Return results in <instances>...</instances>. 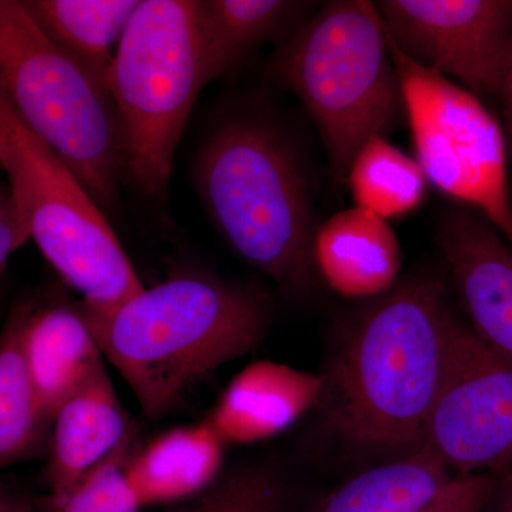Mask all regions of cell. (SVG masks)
Here are the masks:
<instances>
[{
	"label": "cell",
	"instance_id": "8992f818",
	"mask_svg": "<svg viewBox=\"0 0 512 512\" xmlns=\"http://www.w3.org/2000/svg\"><path fill=\"white\" fill-rule=\"evenodd\" d=\"M205 86L198 2L143 0L107 76L123 131L127 180L163 195L175 150Z\"/></svg>",
	"mask_w": 512,
	"mask_h": 512
},
{
	"label": "cell",
	"instance_id": "ac0fdd59",
	"mask_svg": "<svg viewBox=\"0 0 512 512\" xmlns=\"http://www.w3.org/2000/svg\"><path fill=\"white\" fill-rule=\"evenodd\" d=\"M457 476L429 447L370 468L329 495L320 512H426Z\"/></svg>",
	"mask_w": 512,
	"mask_h": 512
},
{
	"label": "cell",
	"instance_id": "277c9868",
	"mask_svg": "<svg viewBox=\"0 0 512 512\" xmlns=\"http://www.w3.org/2000/svg\"><path fill=\"white\" fill-rule=\"evenodd\" d=\"M274 72L318 127L340 184L363 144L386 137L404 114L389 33L376 3L367 0L322 6L282 46Z\"/></svg>",
	"mask_w": 512,
	"mask_h": 512
},
{
	"label": "cell",
	"instance_id": "3957f363",
	"mask_svg": "<svg viewBox=\"0 0 512 512\" xmlns=\"http://www.w3.org/2000/svg\"><path fill=\"white\" fill-rule=\"evenodd\" d=\"M192 174L212 221L244 261L286 288L309 284L311 187L278 121L256 109L228 114L205 138Z\"/></svg>",
	"mask_w": 512,
	"mask_h": 512
},
{
	"label": "cell",
	"instance_id": "5b68a950",
	"mask_svg": "<svg viewBox=\"0 0 512 512\" xmlns=\"http://www.w3.org/2000/svg\"><path fill=\"white\" fill-rule=\"evenodd\" d=\"M0 93L101 210L116 214L127 164L113 97L49 42L16 0L0 2Z\"/></svg>",
	"mask_w": 512,
	"mask_h": 512
},
{
	"label": "cell",
	"instance_id": "8fae6325",
	"mask_svg": "<svg viewBox=\"0 0 512 512\" xmlns=\"http://www.w3.org/2000/svg\"><path fill=\"white\" fill-rule=\"evenodd\" d=\"M437 242L468 325L512 362V248L484 218L463 207L441 215Z\"/></svg>",
	"mask_w": 512,
	"mask_h": 512
},
{
	"label": "cell",
	"instance_id": "603a6c76",
	"mask_svg": "<svg viewBox=\"0 0 512 512\" xmlns=\"http://www.w3.org/2000/svg\"><path fill=\"white\" fill-rule=\"evenodd\" d=\"M131 436L70 494L57 512H140L143 505L128 481Z\"/></svg>",
	"mask_w": 512,
	"mask_h": 512
},
{
	"label": "cell",
	"instance_id": "4fadbf2b",
	"mask_svg": "<svg viewBox=\"0 0 512 512\" xmlns=\"http://www.w3.org/2000/svg\"><path fill=\"white\" fill-rule=\"evenodd\" d=\"M47 480L55 511L130 437L106 367L63 404L55 417Z\"/></svg>",
	"mask_w": 512,
	"mask_h": 512
},
{
	"label": "cell",
	"instance_id": "52a82bcc",
	"mask_svg": "<svg viewBox=\"0 0 512 512\" xmlns=\"http://www.w3.org/2000/svg\"><path fill=\"white\" fill-rule=\"evenodd\" d=\"M0 163L49 264L104 315L144 291L116 232L70 168L20 120L0 93Z\"/></svg>",
	"mask_w": 512,
	"mask_h": 512
},
{
	"label": "cell",
	"instance_id": "83f0119b",
	"mask_svg": "<svg viewBox=\"0 0 512 512\" xmlns=\"http://www.w3.org/2000/svg\"><path fill=\"white\" fill-rule=\"evenodd\" d=\"M0 512H33V510L25 501L5 497L2 500V505H0Z\"/></svg>",
	"mask_w": 512,
	"mask_h": 512
},
{
	"label": "cell",
	"instance_id": "9c48e42d",
	"mask_svg": "<svg viewBox=\"0 0 512 512\" xmlns=\"http://www.w3.org/2000/svg\"><path fill=\"white\" fill-rule=\"evenodd\" d=\"M420 446L458 476L494 473L512 463V362L460 316Z\"/></svg>",
	"mask_w": 512,
	"mask_h": 512
},
{
	"label": "cell",
	"instance_id": "30bf717a",
	"mask_svg": "<svg viewBox=\"0 0 512 512\" xmlns=\"http://www.w3.org/2000/svg\"><path fill=\"white\" fill-rule=\"evenodd\" d=\"M390 40L413 62L478 99L501 97L512 49V0H382Z\"/></svg>",
	"mask_w": 512,
	"mask_h": 512
},
{
	"label": "cell",
	"instance_id": "7c38bea8",
	"mask_svg": "<svg viewBox=\"0 0 512 512\" xmlns=\"http://www.w3.org/2000/svg\"><path fill=\"white\" fill-rule=\"evenodd\" d=\"M323 392V376L281 363H252L229 383L207 423L225 444L258 443L289 429L320 403Z\"/></svg>",
	"mask_w": 512,
	"mask_h": 512
},
{
	"label": "cell",
	"instance_id": "cb8c5ba5",
	"mask_svg": "<svg viewBox=\"0 0 512 512\" xmlns=\"http://www.w3.org/2000/svg\"><path fill=\"white\" fill-rule=\"evenodd\" d=\"M493 487V474L457 476L426 512H481Z\"/></svg>",
	"mask_w": 512,
	"mask_h": 512
},
{
	"label": "cell",
	"instance_id": "e0dca14e",
	"mask_svg": "<svg viewBox=\"0 0 512 512\" xmlns=\"http://www.w3.org/2000/svg\"><path fill=\"white\" fill-rule=\"evenodd\" d=\"M140 5V0L22 2L43 36L106 87L117 47Z\"/></svg>",
	"mask_w": 512,
	"mask_h": 512
},
{
	"label": "cell",
	"instance_id": "ffe728a7",
	"mask_svg": "<svg viewBox=\"0 0 512 512\" xmlns=\"http://www.w3.org/2000/svg\"><path fill=\"white\" fill-rule=\"evenodd\" d=\"M30 306L13 313L0 345V463L28 457L49 421L43 413L26 357L25 329Z\"/></svg>",
	"mask_w": 512,
	"mask_h": 512
},
{
	"label": "cell",
	"instance_id": "5bb4252c",
	"mask_svg": "<svg viewBox=\"0 0 512 512\" xmlns=\"http://www.w3.org/2000/svg\"><path fill=\"white\" fill-rule=\"evenodd\" d=\"M313 261L333 291L369 301L397 285L403 252L389 222L353 207L316 228Z\"/></svg>",
	"mask_w": 512,
	"mask_h": 512
},
{
	"label": "cell",
	"instance_id": "6da1fadb",
	"mask_svg": "<svg viewBox=\"0 0 512 512\" xmlns=\"http://www.w3.org/2000/svg\"><path fill=\"white\" fill-rule=\"evenodd\" d=\"M456 316L444 282L424 272L350 313L320 400L343 444L367 453L420 446Z\"/></svg>",
	"mask_w": 512,
	"mask_h": 512
},
{
	"label": "cell",
	"instance_id": "d4e9b609",
	"mask_svg": "<svg viewBox=\"0 0 512 512\" xmlns=\"http://www.w3.org/2000/svg\"><path fill=\"white\" fill-rule=\"evenodd\" d=\"M32 238L28 221L10 185L0 194V269L5 271L9 258Z\"/></svg>",
	"mask_w": 512,
	"mask_h": 512
},
{
	"label": "cell",
	"instance_id": "44dd1931",
	"mask_svg": "<svg viewBox=\"0 0 512 512\" xmlns=\"http://www.w3.org/2000/svg\"><path fill=\"white\" fill-rule=\"evenodd\" d=\"M427 184L419 161L382 136L363 144L346 178L355 207L384 221L416 211L426 198Z\"/></svg>",
	"mask_w": 512,
	"mask_h": 512
},
{
	"label": "cell",
	"instance_id": "9a60e30c",
	"mask_svg": "<svg viewBox=\"0 0 512 512\" xmlns=\"http://www.w3.org/2000/svg\"><path fill=\"white\" fill-rule=\"evenodd\" d=\"M25 350L47 421L103 370V352L77 308L57 305L30 312Z\"/></svg>",
	"mask_w": 512,
	"mask_h": 512
},
{
	"label": "cell",
	"instance_id": "484cf974",
	"mask_svg": "<svg viewBox=\"0 0 512 512\" xmlns=\"http://www.w3.org/2000/svg\"><path fill=\"white\" fill-rule=\"evenodd\" d=\"M491 474L493 487L481 512H512V463Z\"/></svg>",
	"mask_w": 512,
	"mask_h": 512
},
{
	"label": "cell",
	"instance_id": "7a4b0ae2",
	"mask_svg": "<svg viewBox=\"0 0 512 512\" xmlns=\"http://www.w3.org/2000/svg\"><path fill=\"white\" fill-rule=\"evenodd\" d=\"M82 316L151 420L195 380L255 349L269 326L258 293L197 275L144 289L104 315Z\"/></svg>",
	"mask_w": 512,
	"mask_h": 512
},
{
	"label": "cell",
	"instance_id": "7402d4cb",
	"mask_svg": "<svg viewBox=\"0 0 512 512\" xmlns=\"http://www.w3.org/2000/svg\"><path fill=\"white\" fill-rule=\"evenodd\" d=\"M291 491L274 468L249 466L228 474L181 512H288Z\"/></svg>",
	"mask_w": 512,
	"mask_h": 512
},
{
	"label": "cell",
	"instance_id": "ba28073f",
	"mask_svg": "<svg viewBox=\"0 0 512 512\" xmlns=\"http://www.w3.org/2000/svg\"><path fill=\"white\" fill-rule=\"evenodd\" d=\"M390 46L414 158L429 184L484 218L512 248L510 154L505 131L483 100L413 62L392 40Z\"/></svg>",
	"mask_w": 512,
	"mask_h": 512
},
{
	"label": "cell",
	"instance_id": "d6986e66",
	"mask_svg": "<svg viewBox=\"0 0 512 512\" xmlns=\"http://www.w3.org/2000/svg\"><path fill=\"white\" fill-rule=\"evenodd\" d=\"M305 3L284 0H205L198 2L202 77L205 86L247 60L281 35Z\"/></svg>",
	"mask_w": 512,
	"mask_h": 512
},
{
	"label": "cell",
	"instance_id": "4316f807",
	"mask_svg": "<svg viewBox=\"0 0 512 512\" xmlns=\"http://www.w3.org/2000/svg\"><path fill=\"white\" fill-rule=\"evenodd\" d=\"M500 99L504 104L505 138H507L508 154L512 164V49Z\"/></svg>",
	"mask_w": 512,
	"mask_h": 512
},
{
	"label": "cell",
	"instance_id": "2e32d148",
	"mask_svg": "<svg viewBox=\"0 0 512 512\" xmlns=\"http://www.w3.org/2000/svg\"><path fill=\"white\" fill-rule=\"evenodd\" d=\"M224 446L207 421L175 427L128 458V481L143 507L195 497L217 483Z\"/></svg>",
	"mask_w": 512,
	"mask_h": 512
}]
</instances>
